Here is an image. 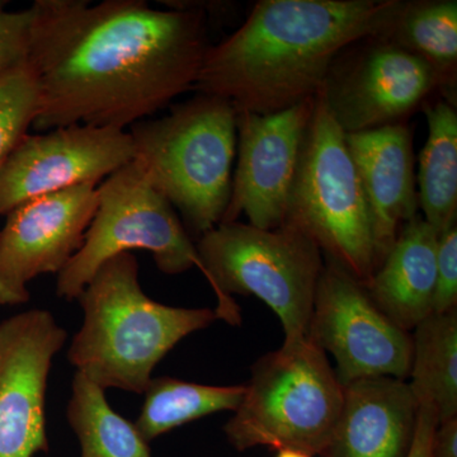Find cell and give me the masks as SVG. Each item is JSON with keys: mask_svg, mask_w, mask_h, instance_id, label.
<instances>
[{"mask_svg": "<svg viewBox=\"0 0 457 457\" xmlns=\"http://www.w3.org/2000/svg\"><path fill=\"white\" fill-rule=\"evenodd\" d=\"M29 64L38 131L126 130L194 90L209 49L204 12L144 0H36Z\"/></svg>", "mask_w": 457, "mask_h": 457, "instance_id": "cell-1", "label": "cell"}, {"mask_svg": "<svg viewBox=\"0 0 457 457\" xmlns=\"http://www.w3.org/2000/svg\"><path fill=\"white\" fill-rule=\"evenodd\" d=\"M403 0H261L236 32L209 46L194 90L237 112L270 114L314 98L337 57L385 38Z\"/></svg>", "mask_w": 457, "mask_h": 457, "instance_id": "cell-2", "label": "cell"}, {"mask_svg": "<svg viewBox=\"0 0 457 457\" xmlns=\"http://www.w3.org/2000/svg\"><path fill=\"white\" fill-rule=\"evenodd\" d=\"M83 326L68 360L102 389L145 393L155 366L185 337L218 320L215 309H185L147 297L132 253L99 267L82 295Z\"/></svg>", "mask_w": 457, "mask_h": 457, "instance_id": "cell-3", "label": "cell"}, {"mask_svg": "<svg viewBox=\"0 0 457 457\" xmlns=\"http://www.w3.org/2000/svg\"><path fill=\"white\" fill-rule=\"evenodd\" d=\"M201 272L218 299L215 312L231 326L242 321L231 294L253 295L278 315L285 342L308 336L323 252L290 222L264 230L220 222L196 243Z\"/></svg>", "mask_w": 457, "mask_h": 457, "instance_id": "cell-4", "label": "cell"}, {"mask_svg": "<svg viewBox=\"0 0 457 457\" xmlns=\"http://www.w3.org/2000/svg\"><path fill=\"white\" fill-rule=\"evenodd\" d=\"M237 116L228 99L197 93L165 116L143 120L129 130L153 185L195 236L218 227L227 212Z\"/></svg>", "mask_w": 457, "mask_h": 457, "instance_id": "cell-5", "label": "cell"}, {"mask_svg": "<svg viewBox=\"0 0 457 457\" xmlns=\"http://www.w3.org/2000/svg\"><path fill=\"white\" fill-rule=\"evenodd\" d=\"M245 386L239 407L224 427L234 449L323 453L341 414L345 386L311 337L261 357Z\"/></svg>", "mask_w": 457, "mask_h": 457, "instance_id": "cell-6", "label": "cell"}, {"mask_svg": "<svg viewBox=\"0 0 457 457\" xmlns=\"http://www.w3.org/2000/svg\"><path fill=\"white\" fill-rule=\"evenodd\" d=\"M329 260L361 284L378 269L371 216L345 134L327 110L320 90L300 153L287 215Z\"/></svg>", "mask_w": 457, "mask_h": 457, "instance_id": "cell-7", "label": "cell"}, {"mask_svg": "<svg viewBox=\"0 0 457 457\" xmlns=\"http://www.w3.org/2000/svg\"><path fill=\"white\" fill-rule=\"evenodd\" d=\"M137 249L149 252L165 275L201 270L196 245L139 158L98 186L97 212L82 248L57 275V296L78 299L104 262Z\"/></svg>", "mask_w": 457, "mask_h": 457, "instance_id": "cell-8", "label": "cell"}, {"mask_svg": "<svg viewBox=\"0 0 457 457\" xmlns=\"http://www.w3.org/2000/svg\"><path fill=\"white\" fill-rule=\"evenodd\" d=\"M308 336L336 360L343 386L361 378L404 380L413 343L395 326L345 267L327 258L319 278Z\"/></svg>", "mask_w": 457, "mask_h": 457, "instance_id": "cell-9", "label": "cell"}, {"mask_svg": "<svg viewBox=\"0 0 457 457\" xmlns=\"http://www.w3.org/2000/svg\"><path fill=\"white\" fill-rule=\"evenodd\" d=\"M345 49L320 89L327 110L345 134L402 122L403 117L440 89L438 71L422 57L385 38H369Z\"/></svg>", "mask_w": 457, "mask_h": 457, "instance_id": "cell-10", "label": "cell"}, {"mask_svg": "<svg viewBox=\"0 0 457 457\" xmlns=\"http://www.w3.org/2000/svg\"><path fill=\"white\" fill-rule=\"evenodd\" d=\"M137 158L129 131L73 125L27 134L0 162V215L33 198L104 180Z\"/></svg>", "mask_w": 457, "mask_h": 457, "instance_id": "cell-11", "label": "cell"}, {"mask_svg": "<svg viewBox=\"0 0 457 457\" xmlns=\"http://www.w3.org/2000/svg\"><path fill=\"white\" fill-rule=\"evenodd\" d=\"M314 98L270 114L237 112V163L221 222L272 230L284 224Z\"/></svg>", "mask_w": 457, "mask_h": 457, "instance_id": "cell-12", "label": "cell"}, {"mask_svg": "<svg viewBox=\"0 0 457 457\" xmlns=\"http://www.w3.org/2000/svg\"><path fill=\"white\" fill-rule=\"evenodd\" d=\"M98 206L95 183L33 198L7 215L0 230V305L29 300L33 278L59 275L79 252Z\"/></svg>", "mask_w": 457, "mask_h": 457, "instance_id": "cell-13", "label": "cell"}, {"mask_svg": "<svg viewBox=\"0 0 457 457\" xmlns=\"http://www.w3.org/2000/svg\"><path fill=\"white\" fill-rule=\"evenodd\" d=\"M66 339L64 328L41 309L0 321V457L49 453L47 378Z\"/></svg>", "mask_w": 457, "mask_h": 457, "instance_id": "cell-14", "label": "cell"}, {"mask_svg": "<svg viewBox=\"0 0 457 457\" xmlns=\"http://www.w3.org/2000/svg\"><path fill=\"white\" fill-rule=\"evenodd\" d=\"M345 143L371 216L378 267L395 243L400 228L418 215L420 209L413 137L408 126L398 122L345 134Z\"/></svg>", "mask_w": 457, "mask_h": 457, "instance_id": "cell-15", "label": "cell"}, {"mask_svg": "<svg viewBox=\"0 0 457 457\" xmlns=\"http://www.w3.org/2000/svg\"><path fill=\"white\" fill-rule=\"evenodd\" d=\"M418 404L407 381L361 378L345 386L341 414L323 457H407Z\"/></svg>", "mask_w": 457, "mask_h": 457, "instance_id": "cell-16", "label": "cell"}, {"mask_svg": "<svg viewBox=\"0 0 457 457\" xmlns=\"http://www.w3.org/2000/svg\"><path fill=\"white\" fill-rule=\"evenodd\" d=\"M437 243V231L418 213L365 284L375 305L405 332L432 314Z\"/></svg>", "mask_w": 457, "mask_h": 457, "instance_id": "cell-17", "label": "cell"}, {"mask_svg": "<svg viewBox=\"0 0 457 457\" xmlns=\"http://www.w3.org/2000/svg\"><path fill=\"white\" fill-rule=\"evenodd\" d=\"M423 107L428 137L420 156L418 204L422 218L440 236L456 225L457 112L445 99Z\"/></svg>", "mask_w": 457, "mask_h": 457, "instance_id": "cell-18", "label": "cell"}, {"mask_svg": "<svg viewBox=\"0 0 457 457\" xmlns=\"http://www.w3.org/2000/svg\"><path fill=\"white\" fill-rule=\"evenodd\" d=\"M411 392L437 411L438 425L457 417V312L431 314L414 328Z\"/></svg>", "mask_w": 457, "mask_h": 457, "instance_id": "cell-19", "label": "cell"}, {"mask_svg": "<svg viewBox=\"0 0 457 457\" xmlns=\"http://www.w3.org/2000/svg\"><path fill=\"white\" fill-rule=\"evenodd\" d=\"M66 417L79 440L80 457H153L149 442L83 372H75Z\"/></svg>", "mask_w": 457, "mask_h": 457, "instance_id": "cell-20", "label": "cell"}, {"mask_svg": "<svg viewBox=\"0 0 457 457\" xmlns=\"http://www.w3.org/2000/svg\"><path fill=\"white\" fill-rule=\"evenodd\" d=\"M245 390V385L212 386L170 376L153 378L144 393L145 400L135 427L144 440L150 442L200 418L236 411Z\"/></svg>", "mask_w": 457, "mask_h": 457, "instance_id": "cell-21", "label": "cell"}, {"mask_svg": "<svg viewBox=\"0 0 457 457\" xmlns=\"http://www.w3.org/2000/svg\"><path fill=\"white\" fill-rule=\"evenodd\" d=\"M385 40L427 60L446 84L447 102L456 106V0L404 2Z\"/></svg>", "mask_w": 457, "mask_h": 457, "instance_id": "cell-22", "label": "cell"}, {"mask_svg": "<svg viewBox=\"0 0 457 457\" xmlns=\"http://www.w3.org/2000/svg\"><path fill=\"white\" fill-rule=\"evenodd\" d=\"M40 111V88L31 65L0 75V162L26 137Z\"/></svg>", "mask_w": 457, "mask_h": 457, "instance_id": "cell-23", "label": "cell"}, {"mask_svg": "<svg viewBox=\"0 0 457 457\" xmlns=\"http://www.w3.org/2000/svg\"><path fill=\"white\" fill-rule=\"evenodd\" d=\"M33 9L0 11V75L29 64L31 54Z\"/></svg>", "mask_w": 457, "mask_h": 457, "instance_id": "cell-24", "label": "cell"}, {"mask_svg": "<svg viewBox=\"0 0 457 457\" xmlns=\"http://www.w3.org/2000/svg\"><path fill=\"white\" fill-rule=\"evenodd\" d=\"M457 303V228L438 236L432 314L455 311Z\"/></svg>", "mask_w": 457, "mask_h": 457, "instance_id": "cell-25", "label": "cell"}, {"mask_svg": "<svg viewBox=\"0 0 457 457\" xmlns=\"http://www.w3.org/2000/svg\"><path fill=\"white\" fill-rule=\"evenodd\" d=\"M437 426L436 409L429 404H420L413 441L407 457H432L433 436Z\"/></svg>", "mask_w": 457, "mask_h": 457, "instance_id": "cell-26", "label": "cell"}, {"mask_svg": "<svg viewBox=\"0 0 457 457\" xmlns=\"http://www.w3.org/2000/svg\"><path fill=\"white\" fill-rule=\"evenodd\" d=\"M432 457H457V417L445 420L436 428Z\"/></svg>", "mask_w": 457, "mask_h": 457, "instance_id": "cell-27", "label": "cell"}, {"mask_svg": "<svg viewBox=\"0 0 457 457\" xmlns=\"http://www.w3.org/2000/svg\"><path fill=\"white\" fill-rule=\"evenodd\" d=\"M276 457H312L305 453H300V451L295 450H279L278 456Z\"/></svg>", "mask_w": 457, "mask_h": 457, "instance_id": "cell-28", "label": "cell"}, {"mask_svg": "<svg viewBox=\"0 0 457 457\" xmlns=\"http://www.w3.org/2000/svg\"><path fill=\"white\" fill-rule=\"evenodd\" d=\"M5 4H7V2H2V0H0V11H4Z\"/></svg>", "mask_w": 457, "mask_h": 457, "instance_id": "cell-29", "label": "cell"}]
</instances>
